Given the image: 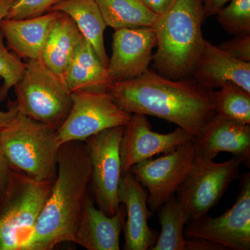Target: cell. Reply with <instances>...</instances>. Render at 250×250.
Instances as JSON below:
<instances>
[{"mask_svg": "<svg viewBox=\"0 0 250 250\" xmlns=\"http://www.w3.org/2000/svg\"><path fill=\"white\" fill-rule=\"evenodd\" d=\"M106 94L126 113L157 117L194 137L215 114L212 90L188 78L170 80L149 70L137 78L113 82Z\"/></svg>", "mask_w": 250, "mask_h": 250, "instance_id": "obj_1", "label": "cell"}, {"mask_svg": "<svg viewBox=\"0 0 250 250\" xmlns=\"http://www.w3.org/2000/svg\"><path fill=\"white\" fill-rule=\"evenodd\" d=\"M90 177L91 164L85 141L62 145L52 191L21 250H52L62 243H74Z\"/></svg>", "mask_w": 250, "mask_h": 250, "instance_id": "obj_2", "label": "cell"}, {"mask_svg": "<svg viewBox=\"0 0 250 250\" xmlns=\"http://www.w3.org/2000/svg\"><path fill=\"white\" fill-rule=\"evenodd\" d=\"M205 19L202 0H174L165 13L157 15L152 27L157 47L152 61L158 73L173 80L190 77L205 42Z\"/></svg>", "mask_w": 250, "mask_h": 250, "instance_id": "obj_3", "label": "cell"}, {"mask_svg": "<svg viewBox=\"0 0 250 250\" xmlns=\"http://www.w3.org/2000/svg\"><path fill=\"white\" fill-rule=\"evenodd\" d=\"M0 139L11 170L37 180L56 179L60 148L57 130L19 113L0 130Z\"/></svg>", "mask_w": 250, "mask_h": 250, "instance_id": "obj_4", "label": "cell"}, {"mask_svg": "<svg viewBox=\"0 0 250 250\" xmlns=\"http://www.w3.org/2000/svg\"><path fill=\"white\" fill-rule=\"evenodd\" d=\"M54 180H37L11 170L0 197V250H21L34 231Z\"/></svg>", "mask_w": 250, "mask_h": 250, "instance_id": "obj_5", "label": "cell"}, {"mask_svg": "<svg viewBox=\"0 0 250 250\" xmlns=\"http://www.w3.org/2000/svg\"><path fill=\"white\" fill-rule=\"evenodd\" d=\"M25 71L14 87L19 113L57 130L72 105V92L65 80L41 60H27Z\"/></svg>", "mask_w": 250, "mask_h": 250, "instance_id": "obj_6", "label": "cell"}, {"mask_svg": "<svg viewBox=\"0 0 250 250\" xmlns=\"http://www.w3.org/2000/svg\"><path fill=\"white\" fill-rule=\"evenodd\" d=\"M243 161L233 156L223 163L197 155L194 165L177 189V198L191 219L200 218L218 204L239 173Z\"/></svg>", "mask_w": 250, "mask_h": 250, "instance_id": "obj_7", "label": "cell"}, {"mask_svg": "<svg viewBox=\"0 0 250 250\" xmlns=\"http://www.w3.org/2000/svg\"><path fill=\"white\" fill-rule=\"evenodd\" d=\"M123 126L104 130L85 141L91 164V187L94 202L108 215L121 209L118 189L123 172L121 141Z\"/></svg>", "mask_w": 250, "mask_h": 250, "instance_id": "obj_8", "label": "cell"}, {"mask_svg": "<svg viewBox=\"0 0 250 250\" xmlns=\"http://www.w3.org/2000/svg\"><path fill=\"white\" fill-rule=\"evenodd\" d=\"M72 105L68 116L57 130L59 146L71 141H85L104 130L124 126L131 114L121 109L106 93H72Z\"/></svg>", "mask_w": 250, "mask_h": 250, "instance_id": "obj_9", "label": "cell"}, {"mask_svg": "<svg viewBox=\"0 0 250 250\" xmlns=\"http://www.w3.org/2000/svg\"><path fill=\"white\" fill-rule=\"evenodd\" d=\"M184 234L188 239L201 238L218 243L225 250H250V175L243 174L240 191L231 208L223 215L207 214L190 219Z\"/></svg>", "mask_w": 250, "mask_h": 250, "instance_id": "obj_10", "label": "cell"}, {"mask_svg": "<svg viewBox=\"0 0 250 250\" xmlns=\"http://www.w3.org/2000/svg\"><path fill=\"white\" fill-rule=\"evenodd\" d=\"M197 156L193 139L157 159L141 161L131 168L147 189V205L153 212L174 195L194 165Z\"/></svg>", "mask_w": 250, "mask_h": 250, "instance_id": "obj_11", "label": "cell"}, {"mask_svg": "<svg viewBox=\"0 0 250 250\" xmlns=\"http://www.w3.org/2000/svg\"><path fill=\"white\" fill-rule=\"evenodd\" d=\"M194 136L182 128H177L168 134L152 131L147 116L131 114L129 122L123 126L121 141V158L123 174L131 167L153 156L167 154L177 149Z\"/></svg>", "mask_w": 250, "mask_h": 250, "instance_id": "obj_12", "label": "cell"}, {"mask_svg": "<svg viewBox=\"0 0 250 250\" xmlns=\"http://www.w3.org/2000/svg\"><path fill=\"white\" fill-rule=\"evenodd\" d=\"M156 37L151 27L116 29L107 70L113 82L137 78L149 69Z\"/></svg>", "mask_w": 250, "mask_h": 250, "instance_id": "obj_13", "label": "cell"}, {"mask_svg": "<svg viewBox=\"0 0 250 250\" xmlns=\"http://www.w3.org/2000/svg\"><path fill=\"white\" fill-rule=\"evenodd\" d=\"M148 195L147 189L131 172L123 174L118 199L126 208V221L123 226L125 250H151L157 240L148 225L153 215L147 205Z\"/></svg>", "mask_w": 250, "mask_h": 250, "instance_id": "obj_14", "label": "cell"}, {"mask_svg": "<svg viewBox=\"0 0 250 250\" xmlns=\"http://www.w3.org/2000/svg\"><path fill=\"white\" fill-rule=\"evenodd\" d=\"M190 77L205 90H213L232 82L250 93V62L233 58L206 40Z\"/></svg>", "mask_w": 250, "mask_h": 250, "instance_id": "obj_15", "label": "cell"}, {"mask_svg": "<svg viewBox=\"0 0 250 250\" xmlns=\"http://www.w3.org/2000/svg\"><path fill=\"white\" fill-rule=\"evenodd\" d=\"M197 155L213 159L220 152H229L248 164L250 160V125L231 121L215 114L201 133L194 137Z\"/></svg>", "mask_w": 250, "mask_h": 250, "instance_id": "obj_16", "label": "cell"}, {"mask_svg": "<svg viewBox=\"0 0 250 250\" xmlns=\"http://www.w3.org/2000/svg\"><path fill=\"white\" fill-rule=\"evenodd\" d=\"M125 215L120 209L108 215L95 206L87 195L75 233V241L88 250H119L120 238L125 223Z\"/></svg>", "mask_w": 250, "mask_h": 250, "instance_id": "obj_17", "label": "cell"}, {"mask_svg": "<svg viewBox=\"0 0 250 250\" xmlns=\"http://www.w3.org/2000/svg\"><path fill=\"white\" fill-rule=\"evenodd\" d=\"M58 11H49L40 17L0 21V29L8 49L19 58L40 60L49 31Z\"/></svg>", "mask_w": 250, "mask_h": 250, "instance_id": "obj_18", "label": "cell"}, {"mask_svg": "<svg viewBox=\"0 0 250 250\" xmlns=\"http://www.w3.org/2000/svg\"><path fill=\"white\" fill-rule=\"evenodd\" d=\"M64 80L72 93L90 91L106 93L113 83L107 67L101 62L86 39L82 35Z\"/></svg>", "mask_w": 250, "mask_h": 250, "instance_id": "obj_19", "label": "cell"}, {"mask_svg": "<svg viewBox=\"0 0 250 250\" xmlns=\"http://www.w3.org/2000/svg\"><path fill=\"white\" fill-rule=\"evenodd\" d=\"M81 36L82 34L73 20L64 13L58 12L49 31L41 60L62 80Z\"/></svg>", "mask_w": 250, "mask_h": 250, "instance_id": "obj_20", "label": "cell"}, {"mask_svg": "<svg viewBox=\"0 0 250 250\" xmlns=\"http://www.w3.org/2000/svg\"><path fill=\"white\" fill-rule=\"evenodd\" d=\"M49 11H58L70 16L99 59L107 67L108 58L104 40L106 25L94 0H62Z\"/></svg>", "mask_w": 250, "mask_h": 250, "instance_id": "obj_21", "label": "cell"}, {"mask_svg": "<svg viewBox=\"0 0 250 250\" xmlns=\"http://www.w3.org/2000/svg\"><path fill=\"white\" fill-rule=\"evenodd\" d=\"M157 211L161 231L151 250H187L184 228L191 218L182 202L173 195Z\"/></svg>", "mask_w": 250, "mask_h": 250, "instance_id": "obj_22", "label": "cell"}, {"mask_svg": "<svg viewBox=\"0 0 250 250\" xmlns=\"http://www.w3.org/2000/svg\"><path fill=\"white\" fill-rule=\"evenodd\" d=\"M98 4L106 27H152L157 15L148 9L141 0H94Z\"/></svg>", "mask_w": 250, "mask_h": 250, "instance_id": "obj_23", "label": "cell"}, {"mask_svg": "<svg viewBox=\"0 0 250 250\" xmlns=\"http://www.w3.org/2000/svg\"><path fill=\"white\" fill-rule=\"evenodd\" d=\"M220 90H212L215 112L231 121L250 125V93L241 86L227 82Z\"/></svg>", "mask_w": 250, "mask_h": 250, "instance_id": "obj_24", "label": "cell"}, {"mask_svg": "<svg viewBox=\"0 0 250 250\" xmlns=\"http://www.w3.org/2000/svg\"><path fill=\"white\" fill-rule=\"evenodd\" d=\"M4 41L0 29V79L3 81L0 86V103L7 98L9 90L22 79L26 68L25 62L9 52Z\"/></svg>", "mask_w": 250, "mask_h": 250, "instance_id": "obj_25", "label": "cell"}, {"mask_svg": "<svg viewBox=\"0 0 250 250\" xmlns=\"http://www.w3.org/2000/svg\"><path fill=\"white\" fill-rule=\"evenodd\" d=\"M216 14L225 30L234 36L250 34V0H230Z\"/></svg>", "mask_w": 250, "mask_h": 250, "instance_id": "obj_26", "label": "cell"}, {"mask_svg": "<svg viewBox=\"0 0 250 250\" xmlns=\"http://www.w3.org/2000/svg\"><path fill=\"white\" fill-rule=\"evenodd\" d=\"M62 0H18L10 10L6 18L29 19L40 17Z\"/></svg>", "mask_w": 250, "mask_h": 250, "instance_id": "obj_27", "label": "cell"}, {"mask_svg": "<svg viewBox=\"0 0 250 250\" xmlns=\"http://www.w3.org/2000/svg\"><path fill=\"white\" fill-rule=\"evenodd\" d=\"M218 47L237 60L250 62V34L235 36L231 40L222 42Z\"/></svg>", "mask_w": 250, "mask_h": 250, "instance_id": "obj_28", "label": "cell"}, {"mask_svg": "<svg viewBox=\"0 0 250 250\" xmlns=\"http://www.w3.org/2000/svg\"><path fill=\"white\" fill-rule=\"evenodd\" d=\"M11 170V167L5 156L1 139H0V197L4 193L7 186Z\"/></svg>", "mask_w": 250, "mask_h": 250, "instance_id": "obj_29", "label": "cell"}, {"mask_svg": "<svg viewBox=\"0 0 250 250\" xmlns=\"http://www.w3.org/2000/svg\"><path fill=\"white\" fill-rule=\"evenodd\" d=\"M230 0H202L205 18L214 16Z\"/></svg>", "mask_w": 250, "mask_h": 250, "instance_id": "obj_30", "label": "cell"}, {"mask_svg": "<svg viewBox=\"0 0 250 250\" xmlns=\"http://www.w3.org/2000/svg\"><path fill=\"white\" fill-rule=\"evenodd\" d=\"M0 86H1V84H0ZM18 113H19V111L16 106V102L9 103L7 111H4L0 110V130L9 126L16 119Z\"/></svg>", "mask_w": 250, "mask_h": 250, "instance_id": "obj_31", "label": "cell"}, {"mask_svg": "<svg viewBox=\"0 0 250 250\" xmlns=\"http://www.w3.org/2000/svg\"><path fill=\"white\" fill-rule=\"evenodd\" d=\"M141 1L154 14L161 15L165 13L170 8L174 0H141Z\"/></svg>", "mask_w": 250, "mask_h": 250, "instance_id": "obj_32", "label": "cell"}, {"mask_svg": "<svg viewBox=\"0 0 250 250\" xmlns=\"http://www.w3.org/2000/svg\"><path fill=\"white\" fill-rule=\"evenodd\" d=\"M18 0H0V21L6 18Z\"/></svg>", "mask_w": 250, "mask_h": 250, "instance_id": "obj_33", "label": "cell"}]
</instances>
